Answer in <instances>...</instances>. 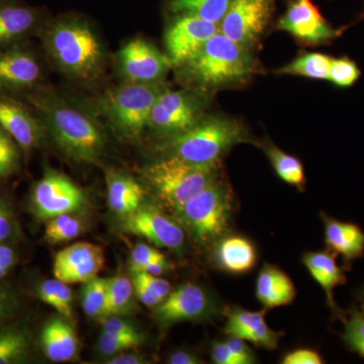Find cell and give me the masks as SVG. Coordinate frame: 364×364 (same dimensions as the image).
I'll list each match as a JSON object with an SVG mask.
<instances>
[{"label": "cell", "instance_id": "1", "mask_svg": "<svg viewBox=\"0 0 364 364\" xmlns=\"http://www.w3.org/2000/svg\"><path fill=\"white\" fill-rule=\"evenodd\" d=\"M44 124L48 140L78 164L100 165L107 152V133L95 112L47 85L26 98Z\"/></svg>", "mask_w": 364, "mask_h": 364}, {"label": "cell", "instance_id": "2", "mask_svg": "<svg viewBox=\"0 0 364 364\" xmlns=\"http://www.w3.org/2000/svg\"><path fill=\"white\" fill-rule=\"evenodd\" d=\"M38 39L45 58L66 78L88 85L102 77L107 50L86 18L75 14L50 18Z\"/></svg>", "mask_w": 364, "mask_h": 364}, {"label": "cell", "instance_id": "3", "mask_svg": "<svg viewBox=\"0 0 364 364\" xmlns=\"http://www.w3.org/2000/svg\"><path fill=\"white\" fill-rule=\"evenodd\" d=\"M176 69L186 87L208 91L247 80L256 63L250 50L219 32Z\"/></svg>", "mask_w": 364, "mask_h": 364}, {"label": "cell", "instance_id": "4", "mask_svg": "<svg viewBox=\"0 0 364 364\" xmlns=\"http://www.w3.org/2000/svg\"><path fill=\"white\" fill-rule=\"evenodd\" d=\"M244 141V132L234 119L205 114L188 131L164 139L160 157H176L193 164H219L228 150Z\"/></svg>", "mask_w": 364, "mask_h": 364}, {"label": "cell", "instance_id": "5", "mask_svg": "<svg viewBox=\"0 0 364 364\" xmlns=\"http://www.w3.org/2000/svg\"><path fill=\"white\" fill-rule=\"evenodd\" d=\"M166 88L164 81L123 82L95 100V114L104 117L117 136L129 141L139 140L148 129L153 105Z\"/></svg>", "mask_w": 364, "mask_h": 364}, {"label": "cell", "instance_id": "6", "mask_svg": "<svg viewBox=\"0 0 364 364\" xmlns=\"http://www.w3.org/2000/svg\"><path fill=\"white\" fill-rule=\"evenodd\" d=\"M218 165L193 164L176 157H159L144 167V181L173 213L218 179Z\"/></svg>", "mask_w": 364, "mask_h": 364}, {"label": "cell", "instance_id": "7", "mask_svg": "<svg viewBox=\"0 0 364 364\" xmlns=\"http://www.w3.org/2000/svg\"><path fill=\"white\" fill-rule=\"evenodd\" d=\"M233 200L227 184L219 179L182 205L176 215L177 223L188 230L196 243H215L229 228Z\"/></svg>", "mask_w": 364, "mask_h": 364}, {"label": "cell", "instance_id": "8", "mask_svg": "<svg viewBox=\"0 0 364 364\" xmlns=\"http://www.w3.org/2000/svg\"><path fill=\"white\" fill-rule=\"evenodd\" d=\"M210 100L208 91L198 88L171 90L167 87L153 105L148 129L163 140L179 135L205 116Z\"/></svg>", "mask_w": 364, "mask_h": 364}, {"label": "cell", "instance_id": "9", "mask_svg": "<svg viewBox=\"0 0 364 364\" xmlns=\"http://www.w3.org/2000/svg\"><path fill=\"white\" fill-rule=\"evenodd\" d=\"M44 57L32 41L0 49V95L25 102L45 85Z\"/></svg>", "mask_w": 364, "mask_h": 364}, {"label": "cell", "instance_id": "10", "mask_svg": "<svg viewBox=\"0 0 364 364\" xmlns=\"http://www.w3.org/2000/svg\"><path fill=\"white\" fill-rule=\"evenodd\" d=\"M87 205L83 189L58 170L46 166L43 176L33 184L30 210L41 221L56 215L77 214Z\"/></svg>", "mask_w": 364, "mask_h": 364}, {"label": "cell", "instance_id": "11", "mask_svg": "<svg viewBox=\"0 0 364 364\" xmlns=\"http://www.w3.org/2000/svg\"><path fill=\"white\" fill-rule=\"evenodd\" d=\"M117 67L129 83L160 82L174 68L166 53L142 38L129 41L117 51Z\"/></svg>", "mask_w": 364, "mask_h": 364}, {"label": "cell", "instance_id": "12", "mask_svg": "<svg viewBox=\"0 0 364 364\" xmlns=\"http://www.w3.org/2000/svg\"><path fill=\"white\" fill-rule=\"evenodd\" d=\"M217 313V306L207 291L193 282L182 284L154 308V318L165 329L181 322L205 320Z\"/></svg>", "mask_w": 364, "mask_h": 364}, {"label": "cell", "instance_id": "13", "mask_svg": "<svg viewBox=\"0 0 364 364\" xmlns=\"http://www.w3.org/2000/svg\"><path fill=\"white\" fill-rule=\"evenodd\" d=\"M272 0H232L219 31L230 40L250 50L264 32Z\"/></svg>", "mask_w": 364, "mask_h": 364}, {"label": "cell", "instance_id": "14", "mask_svg": "<svg viewBox=\"0 0 364 364\" xmlns=\"http://www.w3.org/2000/svg\"><path fill=\"white\" fill-rule=\"evenodd\" d=\"M0 127L18 144L25 158L48 142L42 119L30 105L0 95Z\"/></svg>", "mask_w": 364, "mask_h": 364}, {"label": "cell", "instance_id": "15", "mask_svg": "<svg viewBox=\"0 0 364 364\" xmlns=\"http://www.w3.org/2000/svg\"><path fill=\"white\" fill-rule=\"evenodd\" d=\"M50 16L23 0H0V49L38 38Z\"/></svg>", "mask_w": 364, "mask_h": 364}, {"label": "cell", "instance_id": "16", "mask_svg": "<svg viewBox=\"0 0 364 364\" xmlns=\"http://www.w3.org/2000/svg\"><path fill=\"white\" fill-rule=\"evenodd\" d=\"M219 32V25L212 21L189 14H176L164 36L166 54L174 68Z\"/></svg>", "mask_w": 364, "mask_h": 364}, {"label": "cell", "instance_id": "17", "mask_svg": "<svg viewBox=\"0 0 364 364\" xmlns=\"http://www.w3.org/2000/svg\"><path fill=\"white\" fill-rule=\"evenodd\" d=\"M277 28L309 45L326 44L341 35V31L333 28L310 0L291 2Z\"/></svg>", "mask_w": 364, "mask_h": 364}, {"label": "cell", "instance_id": "18", "mask_svg": "<svg viewBox=\"0 0 364 364\" xmlns=\"http://www.w3.org/2000/svg\"><path fill=\"white\" fill-rule=\"evenodd\" d=\"M122 219L124 232L142 237L156 247L179 250L183 245V228L156 208L141 207Z\"/></svg>", "mask_w": 364, "mask_h": 364}, {"label": "cell", "instance_id": "19", "mask_svg": "<svg viewBox=\"0 0 364 364\" xmlns=\"http://www.w3.org/2000/svg\"><path fill=\"white\" fill-rule=\"evenodd\" d=\"M104 249L95 244L78 242L62 249L55 256V279L67 284H85L95 279L104 267Z\"/></svg>", "mask_w": 364, "mask_h": 364}, {"label": "cell", "instance_id": "20", "mask_svg": "<svg viewBox=\"0 0 364 364\" xmlns=\"http://www.w3.org/2000/svg\"><path fill=\"white\" fill-rule=\"evenodd\" d=\"M70 318L61 315L50 318L40 333V345L46 358L53 363L77 358L79 340Z\"/></svg>", "mask_w": 364, "mask_h": 364}, {"label": "cell", "instance_id": "21", "mask_svg": "<svg viewBox=\"0 0 364 364\" xmlns=\"http://www.w3.org/2000/svg\"><path fill=\"white\" fill-rule=\"evenodd\" d=\"M328 250L343 257L345 264L364 256V232L355 223L341 222L322 214Z\"/></svg>", "mask_w": 364, "mask_h": 364}, {"label": "cell", "instance_id": "22", "mask_svg": "<svg viewBox=\"0 0 364 364\" xmlns=\"http://www.w3.org/2000/svg\"><path fill=\"white\" fill-rule=\"evenodd\" d=\"M303 262L313 279L325 291L328 305L331 308L332 312L344 320L343 311L340 310L335 303L334 289L337 287L346 284L347 277L343 268L337 264L336 254L330 250L308 252L304 255Z\"/></svg>", "mask_w": 364, "mask_h": 364}, {"label": "cell", "instance_id": "23", "mask_svg": "<svg viewBox=\"0 0 364 364\" xmlns=\"http://www.w3.org/2000/svg\"><path fill=\"white\" fill-rule=\"evenodd\" d=\"M107 203L112 213L124 218L133 214L144 200V188L130 174L114 168L105 171Z\"/></svg>", "mask_w": 364, "mask_h": 364}, {"label": "cell", "instance_id": "24", "mask_svg": "<svg viewBox=\"0 0 364 364\" xmlns=\"http://www.w3.org/2000/svg\"><path fill=\"white\" fill-rule=\"evenodd\" d=\"M256 296L267 310L287 306L296 298V287L289 275L277 267L267 264L258 275Z\"/></svg>", "mask_w": 364, "mask_h": 364}, {"label": "cell", "instance_id": "25", "mask_svg": "<svg viewBox=\"0 0 364 364\" xmlns=\"http://www.w3.org/2000/svg\"><path fill=\"white\" fill-rule=\"evenodd\" d=\"M33 336L23 323L0 326V364L30 363L33 355Z\"/></svg>", "mask_w": 364, "mask_h": 364}, {"label": "cell", "instance_id": "26", "mask_svg": "<svg viewBox=\"0 0 364 364\" xmlns=\"http://www.w3.org/2000/svg\"><path fill=\"white\" fill-rule=\"evenodd\" d=\"M218 265L225 272L244 273L252 269L256 263V250L248 239L231 236L218 243L215 252Z\"/></svg>", "mask_w": 364, "mask_h": 364}, {"label": "cell", "instance_id": "27", "mask_svg": "<svg viewBox=\"0 0 364 364\" xmlns=\"http://www.w3.org/2000/svg\"><path fill=\"white\" fill-rule=\"evenodd\" d=\"M135 298L133 282L126 275L119 273L116 277L107 279L105 318L109 316L124 317L135 313L136 309Z\"/></svg>", "mask_w": 364, "mask_h": 364}, {"label": "cell", "instance_id": "28", "mask_svg": "<svg viewBox=\"0 0 364 364\" xmlns=\"http://www.w3.org/2000/svg\"><path fill=\"white\" fill-rule=\"evenodd\" d=\"M232 0H170L169 11L173 14L198 16L219 25Z\"/></svg>", "mask_w": 364, "mask_h": 364}, {"label": "cell", "instance_id": "29", "mask_svg": "<svg viewBox=\"0 0 364 364\" xmlns=\"http://www.w3.org/2000/svg\"><path fill=\"white\" fill-rule=\"evenodd\" d=\"M331 59V57L321 53H305L296 57L291 63L279 68L277 74L324 80L329 78Z\"/></svg>", "mask_w": 364, "mask_h": 364}, {"label": "cell", "instance_id": "30", "mask_svg": "<svg viewBox=\"0 0 364 364\" xmlns=\"http://www.w3.org/2000/svg\"><path fill=\"white\" fill-rule=\"evenodd\" d=\"M35 294L59 315L70 320L73 318V294L65 282L57 279L43 280L35 287Z\"/></svg>", "mask_w": 364, "mask_h": 364}, {"label": "cell", "instance_id": "31", "mask_svg": "<svg viewBox=\"0 0 364 364\" xmlns=\"http://www.w3.org/2000/svg\"><path fill=\"white\" fill-rule=\"evenodd\" d=\"M264 151L273 169L282 181L298 188L305 184V171L298 158L287 154L274 145L265 146Z\"/></svg>", "mask_w": 364, "mask_h": 364}, {"label": "cell", "instance_id": "32", "mask_svg": "<svg viewBox=\"0 0 364 364\" xmlns=\"http://www.w3.org/2000/svg\"><path fill=\"white\" fill-rule=\"evenodd\" d=\"M85 230V222L77 215H56L46 221L44 240L50 244L65 243L78 238Z\"/></svg>", "mask_w": 364, "mask_h": 364}, {"label": "cell", "instance_id": "33", "mask_svg": "<svg viewBox=\"0 0 364 364\" xmlns=\"http://www.w3.org/2000/svg\"><path fill=\"white\" fill-rule=\"evenodd\" d=\"M83 284L81 305L85 315L91 318L104 320L107 306V279L97 277Z\"/></svg>", "mask_w": 364, "mask_h": 364}, {"label": "cell", "instance_id": "34", "mask_svg": "<svg viewBox=\"0 0 364 364\" xmlns=\"http://www.w3.org/2000/svg\"><path fill=\"white\" fill-rule=\"evenodd\" d=\"M23 158L18 144L0 127V182L7 181L20 172Z\"/></svg>", "mask_w": 364, "mask_h": 364}, {"label": "cell", "instance_id": "35", "mask_svg": "<svg viewBox=\"0 0 364 364\" xmlns=\"http://www.w3.org/2000/svg\"><path fill=\"white\" fill-rule=\"evenodd\" d=\"M267 309L261 312H250L243 309L234 308L228 313L224 332L228 336L243 338L246 334L264 322Z\"/></svg>", "mask_w": 364, "mask_h": 364}, {"label": "cell", "instance_id": "36", "mask_svg": "<svg viewBox=\"0 0 364 364\" xmlns=\"http://www.w3.org/2000/svg\"><path fill=\"white\" fill-rule=\"evenodd\" d=\"M344 332L341 339L349 351L364 358V311L352 309L348 317L344 318Z\"/></svg>", "mask_w": 364, "mask_h": 364}, {"label": "cell", "instance_id": "37", "mask_svg": "<svg viewBox=\"0 0 364 364\" xmlns=\"http://www.w3.org/2000/svg\"><path fill=\"white\" fill-rule=\"evenodd\" d=\"M23 238L18 217L9 198L0 193V242L16 244Z\"/></svg>", "mask_w": 364, "mask_h": 364}, {"label": "cell", "instance_id": "38", "mask_svg": "<svg viewBox=\"0 0 364 364\" xmlns=\"http://www.w3.org/2000/svg\"><path fill=\"white\" fill-rule=\"evenodd\" d=\"M146 338L143 334L136 336H127V335L111 334V333L102 332L98 341V349L105 356H114L122 352L133 350L145 343Z\"/></svg>", "mask_w": 364, "mask_h": 364}, {"label": "cell", "instance_id": "39", "mask_svg": "<svg viewBox=\"0 0 364 364\" xmlns=\"http://www.w3.org/2000/svg\"><path fill=\"white\" fill-rule=\"evenodd\" d=\"M360 77V70L355 62L351 59L332 58L330 65L329 78L333 85L338 87H350Z\"/></svg>", "mask_w": 364, "mask_h": 364}, {"label": "cell", "instance_id": "40", "mask_svg": "<svg viewBox=\"0 0 364 364\" xmlns=\"http://www.w3.org/2000/svg\"><path fill=\"white\" fill-rule=\"evenodd\" d=\"M21 309V299L11 287L0 284V326L13 322Z\"/></svg>", "mask_w": 364, "mask_h": 364}, {"label": "cell", "instance_id": "41", "mask_svg": "<svg viewBox=\"0 0 364 364\" xmlns=\"http://www.w3.org/2000/svg\"><path fill=\"white\" fill-rule=\"evenodd\" d=\"M280 335L282 334L273 331L264 321L241 339L245 340L246 342H251L256 346L263 347V348L274 349L277 347Z\"/></svg>", "mask_w": 364, "mask_h": 364}, {"label": "cell", "instance_id": "42", "mask_svg": "<svg viewBox=\"0 0 364 364\" xmlns=\"http://www.w3.org/2000/svg\"><path fill=\"white\" fill-rule=\"evenodd\" d=\"M163 257L165 256L156 248L151 247L145 243L136 244L131 253V270L132 272L140 270L148 263Z\"/></svg>", "mask_w": 364, "mask_h": 364}, {"label": "cell", "instance_id": "43", "mask_svg": "<svg viewBox=\"0 0 364 364\" xmlns=\"http://www.w3.org/2000/svg\"><path fill=\"white\" fill-rule=\"evenodd\" d=\"M102 331L111 333V334L127 335V336L142 334L133 323L124 320L121 316H109L105 318L102 320Z\"/></svg>", "mask_w": 364, "mask_h": 364}, {"label": "cell", "instance_id": "44", "mask_svg": "<svg viewBox=\"0 0 364 364\" xmlns=\"http://www.w3.org/2000/svg\"><path fill=\"white\" fill-rule=\"evenodd\" d=\"M132 277L142 282L151 291L157 294L159 298L164 299L172 291L171 284L167 280L161 279L158 275H153L145 272H132Z\"/></svg>", "mask_w": 364, "mask_h": 364}, {"label": "cell", "instance_id": "45", "mask_svg": "<svg viewBox=\"0 0 364 364\" xmlns=\"http://www.w3.org/2000/svg\"><path fill=\"white\" fill-rule=\"evenodd\" d=\"M324 363L317 351L312 349H298L287 353L282 358L284 364H321Z\"/></svg>", "mask_w": 364, "mask_h": 364}, {"label": "cell", "instance_id": "46", "mask_svg": "<svg viewBox=\"0 0 364 364\" xmlns=\"http://www.w3.org/2000/svg\"><path fill=\"white\" fill-rule=\"evenodd\" d=\"M226 342L232 353L238 358L240 364H251L255 363V358L252 350L249 348L246 344L245 340L239 338V337L230 336Z\"/></svg>", "mask_w": 364, "mask_h": 364}, {"label": "cell", "instance_id": "47", "mask_svg": "<svg viewBox=\"0 0 364 364\" xmlns=\"http://www.w3.org/2000/svg\"><path fill=\"white\" fill-rule=\"evenodd\" d=\"M133 282L134 291H135L136 298L148 308L154 309L163 301L161 298L153 293L152 291L144 284L142 282L132 277Z\"/></svg>", "mask_w": 364, "mask_h": 364}, {"label": "cell", "instance_id": "48", "mask_svg": "<svg viewBox=\"0 0 364 364\" xmlns=\"http://www.w3.org/2000/svg\"><path fill=\"white\" fill-rule=\"evenodd\" d=\"M212 359L217 364H240L238 358L227 346L226 342H217L213 346Z\"/></svg>", "mask_w": 364, "mask_h": 364}, {"label": "cell", "instance_id": "49", "mask_svg": "<svg viewBox=\"0 0 364 364\" xmlns=\"http://www.w3.org/2000/svg\"><path fill=\"white\" fill-rule=\"evenodd\" d=\"M18 262V254L13 244L0 242V265L11 270Z\"/></svg>", "mask_w": 364, "mask_h": 364}, {"label": "cell", "instance_id": "50", "mask_svg": "<svg viewBox=\"0 0 364 364\" xmlns=\"http://www.w3.org/2000/svg\"><path fill=\"white\" fill-rule=\"evenodd\" d=\"M145 358L139 353H129L128 351L122 352L117 355L111 356L109 360L105 361L107 364H143L146 363Z\"/></svg>", "mask_w": 364, "mask_h": 364}, {"label": "cell", "instance_id": "51", "mask_svg": "<svg viewBox=\"0 0 364 364\" xmlns=\"http://www.w3.org/2000/svg\"><path fill=\"white\" fill-rule=\"evenodd\" d=\"M168 363L170 364H198L202 361L191 352L176 351L170 355Z\"/></svg>", "mask_w": 364, "mask_h": 364}, {"label": "cell", "instance_id": "52", "mask_svg": "<svg viewBox=\"0 0 364 364\" xmlns=\"http://www.w3.org/2000/svg\"><path fill=\"white\" fill-rule=\"evenodd\" d=\"M9 272H11V270H9L7 269V268L1 267V265H0V280L4 279V277H6L7 274H9Z\"/></svg>", "mask_w": 364, "mask_h": 364}, {"label": "cell", "instance_id": "53", "mask_svg": "<svg viewBox=\"0 0 364 364\" xmlns=\"http://www.w3.org/2000/svg\"><path fill=\"white\" fill-rule=\"evenodd\" d=\"M358 299L359 301H360L361 306H363V309L364 311V287H363V289H360V291H359Z\"/></svg>", "mask_w": 364, "mask_h": 364}]
</instances>
